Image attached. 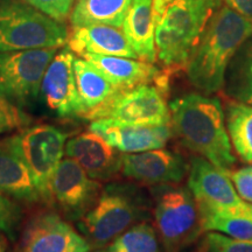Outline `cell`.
I'll list each match as a JSON object with an SVG mask.
<instances>
[{"label":"cell","mask_w":252,"mask_h":252,"mask_svg":"<svg viewBox=\"0 0 252 252\" xmlns=\"http://www.w3.org/2000/svg\"><path fill=\"white\" fill-rule=\"evenodd\" d=\"M173 133L186 149L226 173L236 162L222 103L216 97L188 94L169 103Z\"/></svg>","instance_id":"cell-1"},{"label":"cell","mask_w":252,"mask_h":252,"mask_svg":"<svg viewBox=\"0 0 252 252\" xmlns=\"http://www.w3.org/2000/svg\"><path fill=\"white\" fill-rule=\"evenodd\" d=\"M251 36L252 21L226 5L220 6L186 65L190 83L206 94L220 91L230 62Z\"/></svg>","instance_id":"cell-2"},{"label":"cell","mask_w":252,"mask_h":252,"mask_svg":"<svg viewBox=\"0 0 252 252\" xmlns=\"http://www.w3.org/2000/svg\"><path fill=\"white\" fill-rule=\"evenodd\" d=\"M223 0H171L156 21L157 60L165 72L186 68Z\"/></svg>","instance_id":"cell-3"},{"label":"cell","mask_w":252,"mask_h":252,"mask_svg":"<svg viewBox=\"0 0 252 252\" xmlns=\"http://www.w3.org/2000/svg\"><path fill=\"white\" fill-rule=\"evenodd\" d=\"M64 23L23 0H0V53L60 48L68 43Z\"/></svg>","instance_id":"cell-4"},{"label":"cell","mask_w":252,"mask_h":252,"mask_svg":"<svg viewBox=\"0 0 252 252\" xmlns=\"http://www.w3.org/2000/svg\"><path fill=\"white\" fill-rule=\"evenodd\" d=\"M145 215L139 194L130 186L110 185L81 219L80 229L91 247L103 248Z\"/></svg>","instance_id":"cell-5"},{"label":"cell","mask_w":252,"mask_h":252,"mask_svg":"<svg viewBox=\"0 0 252 252\" xmlns=\"http://www.w3.org/2000/svg\"><path fill=\"white\" fill-rule=\"evenodd\" d=\"M30 169L41 200L50 201V184L64 154L68 134L52 125H35L9 137Z\"/></svg>","instance_id":"cell-6"},{"label":"cell","mask_w":252,"mask_h":252,"mask_svg":"<svg viewBox=\"0 0 252 252\" xmlns=\"http://www.w3.org/2000/svg\"><path fill=\"white\" fill-rule=\"evenodd\" d=\"M154 219L167 252H179L203 231L191 191L174 185L163 186L158 193Z\"/></svg>","instance_id":"cell-7"},{"label":"cell","mask_w":252,"mask_h":252,"mask_svg":"<svg viewBox=\"0 0 252 252\" xmlns=\"http://www.w3.org/2000/svg\"><path fill=\"white\" fill-rule=\"evenodd\" d=\"M56 53L58 48L0 53V97L17 108L35 99Z\"/></svg>","instance_id":"cell-8"},{"label":"cell","mask_w":252,"mask_h":252,"mask_svg":"<svg viewBox=\"0 0 252 252\" xmlns=\"http://www.w3.org/2000/svg\"><path fill=\"white\" fill-rule=\"evenodd\" d=\"M166 90L158 84H141L122 90L104 108L94 113L91 121L116 119L140 125H172Z\"/></svg>","instance_id":"cell-9"},{"label":"cell","mask_w":252,"mask_h":252,"mask_svg":"<svg viewBox=\"0 0 252 252\" xmlns=\"http://www.w3.org/2000/svg\"><path fill=\"white\" fill-rule=\"evenodd\" d=\"M91 244L58 213L40 212L23 229L18 252H90Z\"/></svg>","instance_id":"cell-10"},{"label":"cell","mask_w":252,"mask_h":252,"mask_svg":"<svg viewBox=\"0 0 252 252\" xmlns=\"http://www.w3.org/2000/svg\"><path fill=\"white\" fill-rule=\"evenodd\" d=\"M99 194V182L91 179L75 160H61L52 179L50 195L68 220H81L93 208Z\"/></svg>","instance_id":"cell-11"},{"label":"cell","mask_w":252,"mask_h":252,"mask_svg":"<svg viewBox=\"0 0 252 252\" xmlns=\"http://www.w3.org/2000/svg\"><path fill=\"white\" fill-rule=\"evenodd\" d=\"M75 58L68 47L56 53L41 83L40 94L46 105L63 118L83 115L75 76Z\"/></svg>","instance_id":"cell-12"},{"label":"cell","mask_w":252,"mask_h":252,"mask_svg":"<svg viewBox=\"0 0 252 252\" xmlns=\"http://www.w3.org/2000/svg\"><path fill=\"white\" fill-rule=\"evenodd\" d=\"M188 187L198 212L230 209L244 204L229 174L202 157H194L189 167Z\"/></svg>","instance_id":"cell-13"},{"label":"cell","mask_w":252,"mask_h":252,"mask_svg":"<svg viewBox=\"0 0 252 252\" xmlns=\"http://www.w3.org/2000/svg\"><path fill=\"white\" fill-rule=\"evenodd\" d=\"M188 165L180 154L163 149L123 153L121 173L145 185H176L184 180Z\"/></svg>","instance_id":"cell-14"},{"label":"cell","mask_w":252,"mask_h":252,"mask_svg":"<svg viewBox=\"0 0 252 252\" xmlns=\"http://www.w3.org/2000/svg\"><path fill=\"white\" fill-rule=\"evenodd\" d=\"M89 131L99 134L122 153L163 149L173 133L172 125L131 124L110 118L93 121Z\"/></svg>","instance_id":"cell-15"},{"label":"cell","mask_w":252,"mask_h":252,"mask_svg":"<svg viewBox=\"0 0 252 252\" xmlns=\"http://www.w3.org/2000/svg\"><path fill=\"white\" fill-rule=\"evenodd\" d=\"M64 153L96 181L115 178L122 168V152L94 132H84L67 140Z\"/></svg>","instance_id":"cell-16"},{"label":"cell","mask_w":252,"mask_h":252,"mask_svg":"<svg viewBox=\"0 0 252 252\" xmlns=\"http://www.w3.org/2000/svg\"><path fill=\"white\" fill-rule=\"evenodd\" d=\"M105 76L119 90H127L141 84L156 83L167 90L168 74L159 70L154 63L138 59L87 54L82 56Z\"/></svg>","instance_id":"cell-17"},{"label":"cell","mask_w":252,"mask_h":252,"mask_svg":"<svg viewBox=\"0 0 252 252\" xmlns=\"http://www.w3.org/2000/svg\"><path fill=\"white\" fill-rule=\"evenodd\" d=\"M67 46L81 58L87 54H97L138 59L123 31L108 25L72 27Z\"/></svg>","instance_id":"cell-18"},{"label":"cell","mask_w":252,"mask_h":252,"mask_svg":"<svg viewBox=\"0 0 252 252\" xmlns=\"http://www.w3.org/2000/svg\"><path fill=\"white\" fill-rule=\"evenodd\" d=\"M0 193L24 203L41 201L30 169L9 138L0 141Z\"/></svg>","instance_id":"cell-19"},{"label":"cell","mask_w":252,"mask_h":252,"mask_svg":"<svg viewBox=\"0 0 252 252\" xmlns=\"http://www.w3.org/2000/svg\"><path fill=\"white\" fill-rule=\"evenodd\" d=\"M122 31L138 59L150 63L157 61L153 0H132Z\"/></svg>","instance_id":"cell-20"},{"label":"cell","mask_w":252,"mask_h":252,"mask_svg":"<svg viewBox=\"0 0 252 252\" xmlns=\"http://www.w3.org/2000/svg\"><path fill=\"white\" fill-rule=\"evenodd\" d=\"M75 76L83 115L82 118L93 119L94 113L119 94V90L106 80L105 76L89 61L75 58Z\"/></svg>","instance_id":"cell-21"},{"label":"cell","mask_w":252,"mask_h":252,"mask_svg":"<svg viewBox=\"0 0 252 252\" xmlns=\"http://www.w3.org/2000/svg\"><path fill=\"white\" fill-rule=\"evenodd\" d=\"M132 0H76L70 13L72 27L108 25L122 27Z\"/></svg>","instance_id":"cell-22"},{"label":"cell","mask_w":252,"mask_h":252,"mask_svg":"<svg viewBox=\"0 0 252 252\" xmlns=\"http://www.w3.org/2000/svg\"><path fill=\"white\" fill-rule=\"evenodd\" d=\"M200 219L203 231H216L236 239L252 241V203L200 213Z\"/></svg>","instance_id":"cell-23"},{"label":"cell","mask_w":252,"mask_h":252,"mask_svg":"<svg viewBox=\"0 0 252 252\" xmlns=\"http://www.w3.org/2000/svg\"><path fill=\"white\" fill-rule=\"evenodd\" d=\"M224 86L229 97L252 106V36L230 62Z\"/></svg>","instance_id":"cell-24"},{"label":"cell","mask_w":252,"mask_h":252,"mask_svg":"<svg viewBox=\"0 0 252 252\" xmlns=\"http://www.w3.org/2000/svg\"><path fill=\"white\" fill-rule=\"evenodd\" d=\"M226 130L235 152L252 163V106L232 100L226 109Z\"/></svg>","instance_id":"cell-25"},{"label":"cell","mask_w":252,"mask_h":252,"mask_svg":"<svg viewBox=\"0 0 252 252\" xmlns=\"http://www.w3.org/2000/svg\"><path fill=\"white\" fill-rule=\"evenodd\" d=\"M102 252H160V249L156 230L141 222L112 239Z\"/></svg>","instance_id":"cell-26"},{"label":"cell","mask_w":252,"mask_h":252,"mask_svg":"<svg viewBox=\"0 0 252 252\" xmlns=\"http://www.w3.org/2000/svg\"><path fill=\"white\" fill-rule=\"evenodd\" d=\"M23 220V212L17 201L0 193V232L9 241H17L19 229Z\"/></svg>","instance_id":"cell-27"},{"label":"cell","mask_w":252,"mask_h":252,"mask_svg":"<svg viewBox=\"0 0 252 252\" xmlns=\"http://www.w3.org/2000/svg\"><path fill=\"white\" fill-rule=\"evenodd\" d=\"M206 252H252V241H242L212 231L206 237Z\"/></svg>","instance_id":"cell-28"},{"label":"cell","mask_w":252,"mask_h":252,"mask_svg":"<svg viewBox=\"0 0 252 252\" xmlns=\"http://www.w3.org/2000/svg\"><path fill=\"white\" fill-rule=\"evenodd\" d=\"M23 1L60 23H64V20L70 17L76 0H23Z\"/></svg>","instance_id":"cell-29"},{"label":"cell","mask_w":252,"mask_h":252,"mask_svg":"<svg viewBox=\"0 0 252 252\" xmlns=\"http://www.w3.org/2000/svg\"><path fill=\"white\" fill-rule=\"evenodd\" d=\"M26 123L24 113L17 106L0 97V134L13 131Z\"/></svg>","instance_id":"cell-30"},{"label":"cell","mask_w":252,"mask_h":252,"mask_svg":"<svg viewBox=\"0 0 252 252\" xmlns=\"http://www.w3.org/2000/svg\"><path fill=\"white\" fill-rule=\"evenodd\" d=\"M239 197L245 202L252 203V166L243 167L236 172L228 173Z\"/></svg>","instance_id":"cell-31"},{"label":"cell","mask_w":252,"mask_h":252,"mask_svg":"<svg viewBox=\"0 0 252 252\" xmlns=\"http://www.w3.org/2000/svg\"><path fill=\"white\" fill-rule=\"evenodd\" d=\"M225 5L252 21V0H224Z\"/></svg>","instance_id":"cell-32"},{"label":"cell","mask_w":252,"mask_h":252,"mask_svg":"<svg viewBox=\"0 0 252 252\" xmlns=\"http://www.w3.org/2000/svg\"><path fill=\"white\" fill-rule=\"evenodd\" d=\"M171 0H153V14H154V21H157V19L159 18V15L161 14V12L165 8V6L168 4Z\"/></svg>","instance_id":"cell-33"},{"label":"cell","mask_w":252,"mask_h":252,"mask_svg":"<svg viewBox=\"0 0 252 252\" xmlns=\"http://www.w3.org/2000/svg\"><path fill=\"white\" fill-rule=\"evenodd\" d=\"M8 237L2 232H0V252H6L8 249Z\"/></svg>","instance_id":"cell-34"},{"label":"cell","mask_w":252,"mask_h":252,"mask_svg":"<svg viewBox=\"0 0 252 252\" xmlns=\"http://www.w3.org/2000/svg\"><path fill=\"white\" fill-rule=\"evenodd\" d=\"M8 252H18V250H17V248H15V249H13V250H11V251H8Z\"/></svg>","instance_id":"cell-35"}]
</instances>
